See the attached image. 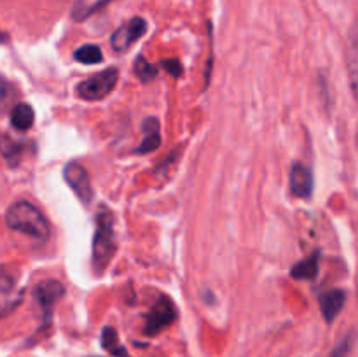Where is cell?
<instances>
[{"label":"cell","mask_w":358,"mask_h":357,"mask_svg":"<svg viewBox=\"0 0 358 357\" xmlns=\"http://www.w3.org/2000/svg\"><path fill=\"white\" fill-rule=\"evenodd\" d=\"M3 41H6V35H3L2 31H0V42H3Z\"/></svg>","instance_id":"obj_19"},{"label":"cell","mask_w":358,"mask_h":357,"mask_svg":"<svg viewBox=\"0 0 358 357\" xmlns=\"http://www.w3.org/2000/svg\"><path fill=\"white\" fill-rule=\"evenodd\" d=\"M114 252V216L108 209H101L96 216V230L93 238V266L96 273H101L107 268Z\"/></svg>","instance_id":"obj_2"},{"label":"cell","mask_w":358,"mask_h":357,"mask_svg":"<svg viewBox=\"0 0 358 357\" xmlns=\"http://www.w3.org/2000/svg\"><path fill=\"white\" fill-rule=\"evenodd\" d=\"M34 121L35 112L34 108H31V105L28 104H17L16 107L13 108V112H10V122H13L14 128L20 130V132L30 130L31 126H34Z\"/></svg>","instance_id":"obj_12"},{"label":"cell","mask_w":358,"mask_h":357,"mask_svg":"<svg viewBox=\"0 0 358 357\" xmlns=\"http://www.w3.org/2000/svg\"><path fill=\"white\" fill-rule=\"evenodd\" d=\"M161 144V135H159V122L156 118H150L143 121V140L138 146L136 153L138 154H147L152 153L159 147Z\"/></svg>","instance_id":"obj_10"},{"label":"cell","mask_w":358,"mask_h":357,"mask_svg":"<svg viewBox=\"0 0 358 357\" xmlns=\"http://www.w3.org/2000/svg\"><path fill=\"white\" fill-rule=\"evenodd\" d=\"M161 66H163L164 70H168V72H170L173 77H180L182 76V65H180V62H178L177 58L164 59V62L161 63Z\"/></svg>","instance_id":"obj_17"},{"label":"cell","mask_w":358,"mask_h":357,"mask_svg":"<svg viewBox=\"0 0 358 357\" xmlns=\"http://www.w3.org/2000/svg\"><path fill=\"white\" fill-rule=\"evenodd\" d=\"M110 0H76L72 7L73 21H86L87 18L96 14L101 7H105Z\"/></svg>","instance_id":"obj_13"},{"label":"cell","mask_w":358,"mask_h":357,"mask_svg":"<svg viewBox=\"0 0 358 357\" xmlns=\"http://www.w3.org/2000/svg\"><path fill=\"white\" fill-rule=\"evenodd\" d=\"M133 72L136 74V77H138L142 83H150V80L156 79L157 66L147 62L143 56H138V58L135 59V63H133Z\"/></svg>","instance_id":"obj_16"},{"label":"cell","mask_w":358,"mask_h":357,"mask_svg":"<svg viewBox=\"0 0 358 357\" xmlns=\"http://www.w3.org/2000/svg\"><path fill=\"white\" fill-rule=\"evenodd\" d=\"M318 261H320V252H313L308 259L297 262L292 270L290 275L296 280H313L318 275Z\"/></svg>","instance_id":"obj_11"},{"label":"cell","mask_w":358,"mask_h":357,"mask_svg":"<svg viewBox=\"0 0 358 357\" xmlns=\"http://www.w3.org/2000/svg\"><path fill=\"white\" fill-rule=\"evenodd\" d=\"M63 177H65L66 184L72 188V191L76 192L77 198L84 203V205H90L91 200H93V186H91L90 174H87L86 168L80 163H69L63 170Z\"/></svg>","instance_id":"obj_5"},{"label":"cell","mask_w":358,"mask_h":357,"mask_svg":"<svg viewBox=\"0 0 358 357\" xmlns=\"http://www.w3.org/2000/svg\"><path fill=\"white\" fill-rule=\"evenodd\" d=\"M346 303V293L343 289H331L320 296V308L325 321L331 324L334 318L341 314L343 307Z\"/></svg>","instance_id":"obj_9"},{"label":"cell","mask_w":358,"mask_h":357,"mask_svg":"<svg viewBox=\"0 0 358 357\" xmlns=\"http://www.w3.org/2000/svg\"><path fill=\"white\" fill-rule=\"evenodd\" d=\"M177 321V308H175L173 301L168 296H159L150 312L147 314L145 326H143V332L147 336H156L168 326H171Z\"/></svg>","instance_id":"obj_4"},{"label":"cell","mask_w":358,"mask_h":357,"mask_svg":"<svg viewBox=\"0 0 358 357\" xmlns=\"http://www.w3.org/2000/svg\"><path fill=\"white\" fill-rule=\"evenodd\" d=\"M63 294H65V287H63L62 282H58V280H42V282H38L37 286H35L34 298L38 303V307H41L44 321H49V318H51L52 308H55V304L62 300Z\"/></svg>","instance_id":"obj_6"},{"label":"cell","mask_w":358,"mask_h":357,"mask_svg":"<svg viewBox=\"0 0 358 357\" xmlns=\"http://www.w3.org/2000/svg\"><path fill=\"white\" fill-rule=\"evenodd\" d=\"M101 346L114 357H129L128 350L119 343L117 332H115L114 328H103V331H101Z\"/></svg>","instance_id":"obj_14"},{"label":"cell","mask_w":358,"mask_h":357,"mask_svg":"<svg viewBox=\"0 0 358 357\" xmlns=\"http://www.w3.org/2000/svg\"><path fill=\"white\" fill-rule=\"evenodd\" d=\"M73 58L77 62L84 63V65H96V63H101L103 55H101V49L96 44H84L73 52Z\"/></svg>","instance_id":"obj_15"},{"label":"cell","mask_w":358,"mask_h":357,"mask_svg":"<svg viewBox=\"0 0 358 357\" xmlns=\"http://www.w3.org/2000/svg\"><path fill=\"white\" fill-rule=\"evenodd\" d=\"M6 224L13 231H17V233H23L31 238H38V240L48 238L49 234V224L44 214L37 206L31 205L30 202H24V200L13 203L9 206V210L6 212Z\"/></svg>","instance_id":"obj_1"},{"label":"cell","mask_w":358,"mask_h":357,"mask_svg":"<svg viewBox=\"0 0 358 357\" xmlns=\"http://www.w3.org/2000/svg\"><path fill=\"white\" fill-rule=\"evenodd\" d=\"M147 31V21L143 18H131L129 21H126L122 27H119L117 30L112 35L110 42L112 48L115 51L122 52L126 49L131 48V44H135L138 38H142Z\"/></svg>","instance_id":"obj_7"},{"label":"cell","mask_w":358,"mask_h":357,"mask_svg":"<svg viewBox=\"0 0 358 357\" xmlns=\"http://www.w3.org/2000/svg\"><path fill=\"white\" fill-rule=\"evenodd\" d=\"M119 80L117 69H105L94 76L87 77L86 80L77 84V97L87 102H98L107 98L112 93Z\"/></svg>","instance_id":"obj_3"},{"label":"cell","mask_w":358,"mask_h":357,"mask_svg":"<svg viewBox=\"0 0 358 357\" xmlns=\"http://www.w3.org/2000/svg\"><path fill=\"white\" fill-rule=\"evenodd\" d=\"M313 172L303 163H294L290 168V191L299 198H310L313 192Z\"/></svg>","instance_id":"obj_8"},{"label":"cell","mask_w":358,"mask_h":357,"mask_svg":"<svg viewBox=\"0 0 358 357\" xmlns=\"http://www.w3.org/2000/svg\"><path fill=\"white\" fill-rule=\"evenodd\" d=\"M348 352H350V338H346L336 346V350L331 354V357H346L348 356Z\"/></svg>","instance_id":"obj_18"}]
</instances>
